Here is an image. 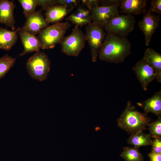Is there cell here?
<instances>
[{
	"label": "cell",
	"mask_w": 161,
	"mask_h": 161,
	"mask_svg": "<svg viewBox=\"0 0 161 161\" xmlns=\"http://www.w3.org/2000/svg\"><path fill=\"white\" fill-rule=\"evenodd\" d=\"M131 53V44L126 37L107 32L98 52L102 61L116 64L123 62Z\"/></svg>",
	"instance_id": "1"
},
{
	"label": "cell",
	"mask_w": 161,
	"mask_h": 161,
	"mask_svg": "<svg viewBox=\"0 0 161 161\" xmlns=\"http://www.w3.org/2000/svg\"><path fill=\"white\" fill-rule=\"evenodd\" d=\"M150 121L147 114L137 110L129 101L117 120L120 127L131 134L145 129Z\"/></svg>",
	"instance_id": "2"
},
{
	"label": "cell",
	"mask_w": 161,
	"mask_h": 161,
	"mask_svg": "<svg viewBox=\"0 0 161 161\" xmlns=\"http://www.w3.org/2000/svg\"><path fill=\"white\" fill-rule=\"evenodd\" d=\"M71 26L68 21L59 22L42 30L38 34L41 48L43 49H52L56 44L60 43Z\"/></svg>",
	"instance_id": "3"
},
{
	"label": "cell",
	"mask_w": 161,
	"mask_h": 161,
	"mask_svg": "<svg viewBox=\"0 0 161 161\" xmlns=\"http://www.w3.org/2000/svg\"><path fill=\"white\" fill-rule=\"evenodd\" d=\"M51 61L44 52L38 51L27 61L26 67L30 76L37 80H46L50 70Z\"/></svg>",
	"instance_id": "4"
},
{
	"label": "cell",
	"mask_w": 161,
	"mask_h": 161,
	"mask_svg": "<svg viewBox=\"0 0 161 161\" xmlns=\"http://www.w3.org/2000/svg\"><path fill=\"white\" fill-rule=\"evenodd\" d=\"M85 34L75 25L72 33L64 37L60 43L62 52L69 56H77L84 47L86 41Z\"/></svg>",
	"instance_id": "5"
},
{
	"label": "cell",
	"mask_w": 161,
	"mask_h": 161,
	"mask_svg": "<svg viewBox=\"0 0 161 161\" xmlns=\"http://www.w3.org/2000/svg\"><path fill=\"white\" fill-rule=\"evenodd\" d=\"M135 22L132 15L119 14L106 24L104 28L107 32L126 37L134 30Z\"/></svg>",
	"instance_id": "6"
},
{
	"label": "cell",
	"mask_w": 161,
	"mask_h": 161,
	"mask_svg": "<svg viewBox=\"0 0 161 161\" xmlns=\"http://www.w3.org/2000/svg\"><path fill=\"white\" fill-rule=\"evenodd\" d=\"M86 40L88 42L92 62H96L99 50L106 36L104 27L92 22L86 27Z\"/></svg>",
	"instance_id": "7"
},
{
	"label": "cell",
	"mask_w": 161,
	"mask_h": 161,
	"mask_svg": "<svg viewBox=\"0 0 161 161\" xmlns=\"http://www.w3.org/2000/svg\"><path fill=\"white\" fill-rule=\"evenodd\" d=\"M120 5L99 6L91 11L92 22L104 27L114 17L119 15Z\"/></svg>",
	"instance_id": "8"
},
{
	"label": "cell",
	"mask_w": 161,
	"mask_h": 161,
	"mask_svg": "<svg viewBox=\"0 0 161 161\" xmlns=\"http://www.w3.org/2000/svg\"><path fill=\"white\" fill-rule=\"evenodd\" d=\"M132 69L143 89L146 91L149 83L156 78L154 70L143 58L136 63Z\"/></svg>",
	"instance_id": "9"
},
{
	"label": "cell",
	"mask_w": 161,
	"mask_h": 161,
	"mask_svg": "<svg viewBox=\"0 0 161 161\" xmlns=\"http://www.w3.org/2000/svg\"><path fill=\"white\" fill-rule=\"evenodd\" d=\"M160 20L159 15L147 13L138 23L139 28L144 35L147 46L149 45L153 35L160 26Z\"/></svg>",
	"instance_id": "10"
},
{
	"label": "cell",
	"mask_w": 161,
	"mask_h": 161,
	"mask_svg": "<svg viewBox=\"0 0 161 161\" xmlns=\"http://www.w3.org/2000/svg\"><path fill=\"white\" fill-rule=\"evenodd\" d=\"M26 18L24 24L21 28L30 34L35 35L47 27L48 24L41 11H35Z\"/></svg>",
	"instance_id": "11"
},
{
	"label": "cell",
	"mask_w": 161,
	"mask_h": 161,
	"mask_svg": "<svg viewBox=\"0 0 161 161\" xmlns=\"http://www.w3.org/2000/svg\"><path fill=\"white\" fill-rule=\"evenodd\" d=\"M16 7L14 1L0 0V23L15 30L14 10Z\"/></svg>",
	"instance_id": "12"
},
{
	"label": "cell",
	"mask_w": 161,
	"mask_h": 161,
	"mask_svg": "<svg viewBox=\"0 0 161 161\" xmlns=\"http://www.w3.org/2000/svg\"><path fill=\"white\" fill-rule=\"evenodd\" d=\"M18 32L24 47V50L20 55L22 56L27 53L39 51L41 48V44L38 38L24 31L21 28H19Z\"/></svg>",
	"instance_id": "13"
},
{
	"label": "cell",
	"mask_w": 161,
	"mask_h": 161,
	"mask_svg": "<svg viewBox=\"0 0 161 161\" xmlns=\"http://www.w3.org/2000/svg\"><path fill=\"white\" fill-rule=\"evenodd\" d=\"M147 2L146 0H121L119 7L121 12L139 15L145 13Z\"/></svg>",
	"instance_id": "14"
},
{
	"label": "cell",
	"mask_w": 161,
	"mask_h": 161,
	"mask_svg": "<svg viewBox=\"0 0 161 161\" xmlns=\"http://www.w3.org/2000/svg\"><path fill=\"white\" fill-rule=\"evenodd\" d=\"M61 5L56 4L48 8L45 11V20L47 24L60 22L72 10Z\"/></svg>",
	"instance_id": "15"
},
{
	"label": "cell",
	"mask_w": 161,
	"mask_h": 161,
	"mask_svg": "<svg viewBox=\"0 0 161 161\" xmlns=\"http://www.w3.org/2000/svg\"><path fill=\"white\" fill-rule=\"evenodd\" d=\"M138 104L142 107L144 113H151L158 117L161 115V91L156 92L151 97Z\"/></svg>",
	"instance_id": "16"
},
{
	"label": "cell",
	"mask_w": 161,
	"mask_h": 161,
	"mask_svg": "<svg viewBox=\"0 0 161 161\" xmlns=\"http://www.w3.org/2000/svg\"><path fill=\"white\" fill-rule=\"evenodd\" d=\"M143 58L154 69L156 74L157 81L161 83V54L153 49L148 48L145 51Z\"/></svg>",
	"instance_id": "17"
},
{
	"label": "cell",
	"mask_w": 161,
	"mask_h": 161,
	"mask_svg": "<svg viewBox=\"0 0 161 161\" xmlns=\"http://www.w3.org/2000/svg\"><path fill=\"white\" fill-rule=\"evenodd\" d=\"M66 20L70 21L78 26L87 25L92 21L91 11L79 6L73 13L67 17Z\"/></svg>",
	"instance_id": "18"
},
{
	"label": "cell",
	"mask_w": 161,
	"mask_h": 161,
	"mask_svg": "<svg viewBox=\"0 0 161 161\" xmlns=\"http://www.w3.org/2000/svg\"><path fill=\"white\" fill-rule=\"evenodd\" d=\"M19 28L14 31H10L0 27V49L10 50L18 40L17 33Z\"/></svg>",
	"instance_id": "19"
},
{
	"label": "cell",
	"mask_w": 161,
	"mask_h": 161,
	"mask_svg": "<svg viewBox=\"0 0 161 161\" xmlns=\"http://www.w3.org/2000/svg\"><path fill=\"white\" fill-rule=\"evenodd\" d=\"M150 134H145L143 131H139L133 134L128 138V144L133 145L138 148L141 146L151 145L152 140Z\"/></svg>",
	"instance_id": "20"
},
{
	"label": "cell",
	"mask_w": 161,
	"mask_h": 161,
	"mask_svg": "<svg viewBox=\"0 0 161 161\" xmlns=\"http://www.w3.org/2000/svg\"><path fill=\"white\" fill-rule=\"evenodd\" d=\"M120 156L126 161H144L143 155L139 151L138 148L126 147Z\"/></svg>",
	"instance_id": "21"
},
{
	"label": "cell",
	"mask_w": 161,
	"mask_h": 161,
	"mask_svg": "<svg viewBox=\"0 0 161 161\" xmlns=\"http://www.w3.org/2000/svg\"><path fill=\"white\" fill-rule=\"evenodd\" d=\"M16 60L6 54L0 58V79L4 77L13 66Z\"/></svg>",
	"instance_id": "22"
},
{
	"label": "cell",
	"mask_w": 161,
	"mask_h": 161,
	"mask_svg": "<svg viewBox=\"0 0 161 161\" xmlns=\"http://www.w3.org/2000/svg\"><path fill=\"white\" fill-rule=\"evenodd\" d=\"M18 1L22 6L23 13L26 18L35 13L38 5L37 0H18Z\"/></svg>",
	"instance_id": "23"
},
{
	"label": "cell",
	"mask_w": 161,
	"mask_h": 161,
	"mask_svg": "<svg viewBox=\"0 0 161 161\" xmlns=\"http://www.w3.org/2000/svg\"><path fill=\"white\" fill-rule=\"evenodd\" d=\"M150 134L151 137H161V118L158 117L157 120L152 122L149 124Z\"/></svg>",
	"instance_id": "24"
},
{
	"label": "cell",
	"mask_w": 161,
	"mask_h": 161,
	"mask_svg": "<svg viewBox=\"0 0 161 161\" xmlns=\"http://www.w3.org/2000/svg\"><path fill=\"white\" fill-rule=\"evenodd\" d=\"M151 7L147 13H156L158 15L161 14V0H152Z\"/></svg>",
	"instance_id": "25"
},
{
	"label": "cell",
	"mask_w": 161,
	"mask_h": 161,
	"mask_svg": "<svg viewBox=\"0 0 161 161\" xmlns=\"http://www.w3.org/2000/svg\"><path fill=\"white\" fill-rule=\"evenodd\" d=\"M80 0H57V4L68 8H73L78 5Z\"/></svg>",
	"instance_id": "26"
},
{
	"label": "cell",
	"mask_w": 161,
	"mask_h": 161,
	"mask_svg": "<svg viewBox=\"0 0 161 161\" xmlns=\"http://www.w3.org/2000/svg\"><path fill=\"white\" fill-rule=\"evenodd\" d=\"M151 151L155 153L161 154V137L154 138L152 140Z\"/></svg>",
	"instance_id": "27"
},
{
	"label": "cell",
	"mask_w": 161,
	"mask_h": 161,
	"mask_svg": "<svg viewBox=\"0 0 161 161\" xmlns=\"http://www.w3.org/2000/svg\"><path fill=\"white\" fill-rule=\"evenodd\" d=\"M38 5L45 11L49 7L57 4V0H37Z\"/></svg>",
	"instance_id": "28"
},
{
	"label": "cell",
	"mask_w": 161,
	"mask_h": 161,
	"mask_svg": "<svg viewBox=\"0 0 161 161\" xmlns=\"http://www.w3.org/2000/svg\"><path fill=\"white\" fill-rule=\"evenodd\" d=\"M81 1L82 4L87 7L90 11L93 8L99 6V0H82Z\"/></svg>",
	"instance_id": "29"
},
{
	"label": "cell",
	"mask_w": 161,
	"mask_h": 161,
	"mask_svg": "<svg viewBox=\"0 0 161 161\" xmlns=\"http://www.w3.org/2000/svg\"><path fill=\"white\" fill-rule=\"evenodd\" d=\"M121 0H99V3L102 4L101 6H112L120 5Z\"/></svg>",
	"instance_id": "30"
},
{
	"label": "cell",
	"mask_w": 161,
	"mask_h": 161,
	"mask_svg": "<svg viewBox=\"0 0 161 161\" xmlns=\"http://www.w3.org/2000/svg\"><path fill=\"white\" fill-rule=\"evenodd\" d=\"M151 161H161V154L155 153L151 151L148 154Z\"/></svg>",
	"instance_id": "31"
}]
</instances>
